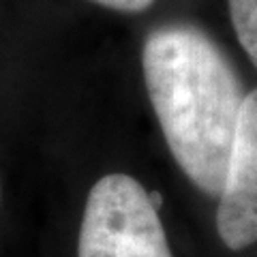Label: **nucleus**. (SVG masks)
<instances>
[{"mask_svg": "<svg viewBox=\"0 0 257 257\" xmlns=\"http://www.w3.org/2000/svg\"><path fill=\"white\" fill-rule=\"evenodd\" d=\"M79 257H172L150 193L126 174L92 187L79 229Z\"/></svg>", "mask_w": 257, "mask_h": 257, "instance_id": "nucleus-2", "label": "nucleus"}, {"mask_svg": "<svg viewBox=\"0 0 257 257\" xmlns=\"http://www.w3.org/2000/svg\"><path fill=\"white\" fill-rule=\"evenodd\" d=\"M216 229L223 244L240 251L257 242V88L246 94L219 197Z\"/></svg>", "mask_w": 257, "mask_h": 257, "instance_id": "nucleus-3", "label": "nucleus"}, {"mask_svg": "<svg viewBox=\"0 0 257 257\" xmlns=\"http://www.w3.org/2000/svg\"><path fill=\"white\" fill-rule=\"evenodd\" d=\"M92 3L114 11H122V13H140L144 9H148L155 0H92Z\"/></svg>", "mask_w": 257, "mask_h": 257, "instance_id": "nucleus-5", "label": "nucleus"}, {"mask_svg": "<svg viewBox=\"0 0 257 257\" xmlns=\"http://www.w3.org/2000/svg\"><path fill=\"white\" fill-rule=\"evenodd\" d=\"M144 77L176 163L199 191L221 197L246 94L216 43L187 24L144 43Z\"/></svg>", "mask_w": 257, "mask_h": 257, "instance_id": "nucleus-1", "label": "nucleus"}, {"mask_svg": "<svg viewBox=\"0 0 257 257\" xmlns=\"http://www.w3.org/2000/svg\"><path fill=\"white\" fill-rule=\"evenodd\" d=\"M227 5L238 41L257 67V0H227Z\"/></svg>", "mask_w": 257, "mask_h": 257, "instance_id": "nucleus-4", "label": "nucleus"}]
</instances>
